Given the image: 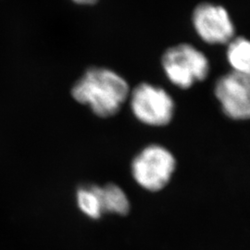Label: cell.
I'll list each match as a JSON object with an SVG mask.
<instances>
[{
    "label": "cell",
    "mask_w": 250,
    "mask_h": 250,
    "mask_svg": "<svg viewBox=\"0 0 250 250\" xmlns=\"http://www.w3.org/2000/svg\"><path fill=\"white\" fill-rule=\"evenodd\" d=\"M127 83L107 69L93 68L72 88V96L88 105L98 116H113L120 110L128 95Z\"/></svg>",
    "instance_id": "6da1fadb"
},
{
    "label": "cell",
    "mask_w": 250,
    "mask_h": 250,
    "mask_svg": "<svg viewBox=\"0 0 250 250\" xmlns=\"http://www.w3.org/2000/svg\"><path fill=\"white\" fill-rule=\"evenodd\" d=\"M176 168V160L164 146L151 145L144 148L132 162V174L141 188L158 192L165 188Z\"/></svg>",
    "instance_id": "7a4b0ae2"
},
{
    "label": "cell",
    "mask_w": 250,
    "mask_h": 250,
    "mask_svg": "<svg viewBox=\"0 0 250 250\" xmlns=\"http://www.w3.org/2000/svg\"><path fill=\"white\" fill-rule=\"evenodd\" d=\"M162 64L170 82L184 89L204 80L209 72L205 55L188 44L170 47L164 54Z\"/></svg>",
    "instance_id": "3957f363"
},
{
    "label": "cell",
    "mask_w": 250,
    "mask_h": 250,
    "mask_svg": "<svg viewBox=\"0 0 250 250\" xmlns=\"http://www.w3.org/2000/svg\"><path fill=\"white\" fill-rule=\"evenodd\" d=\"M131 107L134 116L151 126L168 125L174 112V103L168 93L147 83H142L134 90Z\"/></svg>",
    "instance_id": "277c9868"
},
{
    "label": "cell",
    "mask_w": 250,
    "mask_h": 250,
    "mask_svg": "<svg viewBox=\"0 0 250 250\" xmlns=\"http://www.w3.org/2000/svg\"><path fill=\"white\" fill-rule=\"evenodd\" d=\"M214 92L226 116L236 121L250 120V73L225 74L216 82Z\"/></svg>",
    "instance_id": "5b68a950"
},
{
    "label": "cell",
    "mask_w": 250,
    "mask_h": 250,
    "mask_svg": "<svg viewBox=\"0 0 250 250\" xmlns=\"http://www.w3.org/2000/svg\"><path fill=\"white\" fill-rule=\"evenodd\" d=\"M193 23L198 36L208 44L230 43L234 36L232 20L221 6L200 4L194 10Z\"/></svg>",
    "instance_id": "8992f818"
},
{
    "label": "cell",
    "mask_w": 250,
    "mask_h": 250,
    "mask_svg": "<svg viewBox=\"0 0 250 250\" xmlns=\"http://www.w3.org/2000/svg\"><path fill=\"white\" fill-rule=\"evenodd\" d=\"M97 187L103 213L126 215L130 211V201L125 191L114 184Z\"/></svg>",
    "instance_id": "52a82bcc"
},
{
    "label": "cell",
    "mask_w": 250,
    "mask_h": 250,
    "mask_svg": "<svg viewBox=\"0 0 250 250\" xmlns=\"http://www.w3.org/2000/svg\"><path fill=\"white\" fill-rule=\"evenodd\" d=\"M227 61L232 72L250 74V40L244 37L232 39L227 48Z\"/></svg>",
    "instance_id": "ba28073f"
},
{
    "label": "cell",
    "mask_w": 250,
    "mask_h": 250,
    "mask_svg": "<svg viewBox=\"0 0 250 250\" xmlns=\"http://www.w3.org/2000/svg\"><path fill=\"white\" fill-rule=\"evenodd\" d=\"M76 201L81 211L91 219L98 220L103 214L96 186H90L78 189L76 194Z\"/></svg>",
    "instance_id": "9c48e42d"
},
{
    "label": "cell",
    "mask_w": 250,
    "mask_h": 250,
    "mask_svg": "<svg viewBox=\"0 0 250 250\" xmlns=\"http://www.w3.org/2000/svg\"><path fill=\"white\" fill-rule=\"evenodd\" d=\"M75 3L83 4V5H91L96 3L98 0H73Z\"/></svg>",
    "instance_id": "30bf717a"
}]
</instances>
